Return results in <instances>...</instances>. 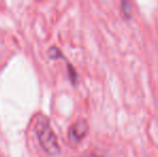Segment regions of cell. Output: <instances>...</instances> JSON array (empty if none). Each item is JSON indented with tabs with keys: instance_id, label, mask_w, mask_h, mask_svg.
I'll list each match as a JSON object with an SVG mask.
<instances>
[{
	"instance_id": "277c9868",
	"label": "cell",
	"mask_w": 158,
	"mask_h": 157,
	"mask_svg": "<svg viewBox=\"0 0 158 157\" xmlns=\"http://www.w3.org/2000/svg\"><path fill=\"white\" fill-rule=\"evenodd\" d=\"M48 58L52 59V60H56V59H58V58H64L61 51L59 50L58 48H56V46H51V48H48Z\"/></svg>"
},
{
	"instance_id": "7a4b0ae2",
	"label": "cell",
	"mask_w": 158,
	"mask_h": 157,
	"mask_svg": "<svg viewBox=\"0 0 158 157\" xmlns=\"http://www.w3.org/2000/svg\"><path fill=\"white\" fill-rule=\"evenodd\" d=\"M88 132V123L86 119H77L68 130V139L72 144L81 142Z\"/></svg>"
},
{
	"instance_id": "3957f363",
	"label": "cell",
	"mask_w": 158,
	"mask_h": 157,
	"mask_svg": "<svg viewBox=\"0 0 158 157\" xmlns=\"http://www.w3.org/2000/svg\"><path fill=\"white\" fill-rule=\"evenodd\" d=\"M66 63H67V70H68V76H69V79H70L71 83L73 85L77 83V80H79V73L77 72L75 68L73 67L71 64H69V61L66 59Z\"/></svg>"
},
{
	"instance_id": "6da1fadb",
	"label": "cell",
	"mask_w": 158,
	"mask_h": 157,
	"mask_svg": "<svg viewBox=\"0 0 158 157\" xmlns=\"http://www.w3.org/2000/svg\"><path fill=\"white\" fill-rule=\"evenodd\" d=\"M35 132L41 149L48 156H56L60 153L58 140L55 132L51 128L48 116L38 114L35 123Z\"/></svg>"
},
{
	"instance_id": "5b68a950",
	"label": "cell",
	"mask_w": 158,
	"mask_h": 157,
	"mask_svg": "<svg viewBox=\"0 0 158 157\" xmlns=\"http://www.w3.org/2000/svg\"><path fill=\"white\" fill-rule=\"evenodd\" d=\"M122 10H123L124 14L127 19H129L131 15V10H130V3L128 1H123L122 2Z\"/></svg>"
}]
</instances>
